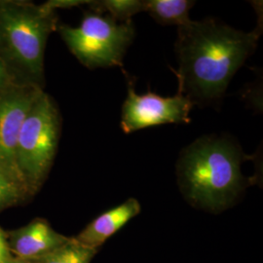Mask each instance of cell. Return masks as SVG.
I'll return each mask as SVG.
<instances>
[{
  "mask_svg": "<svg viewBox=\"0 0 263 263\" xmlns=\"http://www.w3.org/2000/svg\"><path fill=\"white\" fill-rule=\"evenodd\" d=\"M259 28L245 32L213 18L179 27L175 44L179 91L194 104L222 99L232 77L254 53Z\"/></svg>",
  "mask_w": 263,
  "mask_h": 263,
  "instance_id": "6da1fadb",
  "label": "cell"
},
{
  "mask_svg": "<svg viewBox=\"0 0 263 263\" xmlns=\"http://www.w3.org/2000/svg\"><path fill=\"white\" fill-rule=\"evenodd\" d=\"M246 156L229 137L206 136L181 151L177 172L179 186L195 207L220 212L230 207L249 179L241 171Z\"/></svg>",
  "mask_w": 263,
  "mask_h": 263,
  "instance_id": "7a4b0ae2",
  "label": "cell"
},
{
  "mask_svg": "<svg viewBox=\"0 0 263 263\" xmlns=\"http://www.w3.org/2000/svg\"><path fill=\"white\" fill-rule=\"evenodd\" d=\"M57 28L54 10L18 1H0V51L31 76L43 74L44 50Z\"/></svg>",
  "mask_w": 263,
  "mask_h": 263,
  "instance_id": "3957f363",
  "label": "cell"
},
{
  "mask_svg": "<svg viewBox=\"0 0 263 263\" xmlns=\"http://www.w3.org/2000/svg\"><path fill=\"white\" fill-rule=\"evenodd\" d=\"M70 52L89 68L123 66V58L136 36L132 21L118 23L100 13L85 14L79 27H59Z\"/></svg>",
  "mask_w": 263,
  "mask_h": 263,
  "instance_id": "277c9868",
  "label": "cell"
},
{
  "mask_svg": "<svg viewBox=\"0 0 263 263\" xmlns=\"http://www.w3.org/2000/svg\"><path fill=\"white\" fill-rule=\"evenodd\" d=\"M61 119L56 104L41 91L20 132L17 163L28 190L37 187L56 155Z\"/></svg>",
  "mask_w": 263,
  "mask_h": 263,
  "instance_id": "5b68a950",
  "label": "cell"
},
{
  "mask_svg": "<svg viewBox=\"0 0 263 263\" xmlns=\"http://www.w3.org/2000/svg\"><path fill=\"white\" fill-rule=\"evenodd\" d=\"M193 105L179 91L173 97H161L151 91L137 94L129 80L128 95L122 105L121 128L125 134H131L162 124H188Z\"/></svg>",
  "mask_w": 263,
  "mask_h": 263,
  "instance_id": "8992f818",
  "label": "cell"
},
{
  "mask_svg": "<svg viewBox=\"0 0 263 263\" xmlns=\"http://www.w3.org/2000/svg\"><path fill=\"white\" fill-rule=\"evenodd\" d=\"M41 91L34 85L0 91V165L25 191L28 189L18 167L17 144L24 121Z\"/></svg>",
  "mask_w": 263,
  "mask_h": 263,
  "instance_id": "52a82bcc",
  "label": "cell"
},
{
  "mask_svg": "<svg viewBox=\"0 0 263 263\" xmlns=\"http://www.w3.org/2000/svg\"><path fill=\"white\" fill-rule=\"evenodd\" d=\"M68 239L56 232L47 221L36 219L13 232L11 249L19 258L34 260L65 244Z\"/></svg>",
  "mask_w": 263,
  "mask_h": 263,
  "instance_id": "ba28073f",
  "label": "cell"
},
{
  "mask_svg": "<svg viewBox=\"0 0 263 263\" xmlns=\"http://www.w3.org/2000/svg\"><path fill=\"white\" fill-rule=\"evenodd\" d=\"M140 213L141 204L137 199L130 198L121 205L96 217L76 239L81 244L97 250Z\"/></svg>",
  "mask_w": 263,
  "mask_h": 263,
  "instance_id": "9c48e42d",
  "label": "cell"
},
{
  "mask_svg": "<svg viewBox=\"0 0 263 263\" xmlns=\"http://www.w3.org/2000/svg\"><path fill=\"white\" fill-rule=\"evenodd\" d=\"M145 10L160 25H176L181 27L188 24L189 11L195 1L188 0H144Z\"/></svg>",
  "mask_w": 263,
  "mask_h": 263,
  "instance_id": "30bf717a",
  "label": "cell"
},
{
  "mask_svg": "<svg viewBox=\"0 0 263 263\" xmlns=\"http://www.w3.org/2000/svg\"><path fill=\"white\" fill-rule=\"evenodd\" d=\"M96 254V249L81 244L73 238L68 239L65 244L49 254L30 261L32 263H90Z\"/></svg>",
  "mask_w": 263,
  "mask_h": 263,
  "instance_id": "8fae6325",
  "label": "cell"
},
{
  "mask_svg": "<svg viewBox=\"0 0 263 263\" xmlns=\"http://www.w3.org/2000/svg\"><path fill=\"white\" fill-rule=\"evenodd\" d=\"M89 5L96 13L107 12L118 23L132 21V17L145 10L144 0H103L89 1Z\"/></svg>",
  "mask_w": 263,
  "mask_h": 263,
  "instance_id": "7c38bea8",
  "label": "cell"
},
{
  "mask_svg": "<svg viewBox=\"0 0 263 263\" xmlns=\"http://www.w3.org/2000/svg\"><path fill=\"white\" fill-rule=\"evenodd\" d=\"M25 190L0 165V211L16 204Z\"/></svg>",
  "mask_w": 263,
  "mask_h": 263,
  "instance_id": "4fadbf2b",
  "label": "cell"
},
{
  "mask_svg": "<svg viewBox=\"0 0 263 263\" xmlns=\"http://www.w3.org/2000/svg\"><path fill=\"white\" fill-rule=\"evenodd\" d=\"M10 259L9 247L6 238L0 229V263H5Z\"/></svg>",
  "mask_w": 263,
  "mask_h": 263,
  "instance_id": "5bb4252c",
  "label": "cell"
},
{
  "mask_svg": "<svg viewBox=\"0 0 263 263\" xmlns=\"http://www.w3.org/2000/svg\"><path fill=\"white\" fill-rule=\"evenodd\" d=\"M6 76H7V73H6L5 66H4L2 60L0 59V84L2 85L4 83V81L6 79Z\"/></svg>",
  "mask_w": 263,
  "mask_h": 263,
  "instance_id": "9a60e30c",
  "label": "cell"
},
{
  "mask_svg": "<svg viewBox=\"0 0 263 263\" xmlns=\"http://www.w3.org/2000/svg\"><path fill=\"white\" fill-rule=\"evenodd\" d=\"M5 263H32L30 260H26V259H22V258H19V257H17L16 259H8L7 261Z\"/></svg>",
  "mask_w": 263,
  "mask_h": 263,
  "instance_id": "2e32d148",
  "label": "cell"
},
{
  "mask_svg": "<svg viewBox=\"0 0 263 263\" xmlns=\"http://www.w3.org/2000/svg\"><path fill=\"white\" fill-rule=\"evenodd\" d=\"M0 86H1V84H0Z\"/></svg>",
  "mask_w": 263,
  "mask_h": 263,
  "instance_id": "e0dca14e",
  "label": "cell"
}]
</instances>
